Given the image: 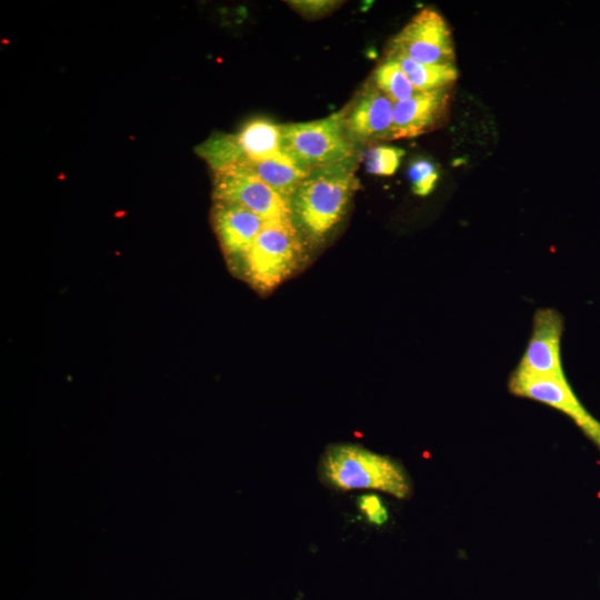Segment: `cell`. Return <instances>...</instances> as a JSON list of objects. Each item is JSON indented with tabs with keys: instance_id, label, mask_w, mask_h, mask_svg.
Segmentation results:
<instances>
[{
	"instance_id": "obj_3",
	"label": "cell",
	"mask_w": 600,
	"mask_h": 600,
	"mask_svg": "<svg viewBox=\"0 0 600 600\" xmlns=\"http://www.w3.org/2000/svg\"><path fill=\"white\" fill-rule=\"evenodd\" d=\"M281 152L311 170L360 156L343 127V110L323 119L281 124Z\"/></svg>"
},
{
	"instance_id": "obj_8",
	"label": "cell",
	"mask_w": 600,
	"mask_h": 600,
	"mask_svg": "<svg viewBox=\"0 0 600 600\" xmlns=\"http://www.w3.org/2000/svg\"><path fill=\"white\" fill-rule=\"evenodd\" d=\"M343 110V127L357 146L391 140L393 102L369 80Z\"/></svg>"
},
{
	"instance_id": "obj_14",
	"label": "cell",
	"mask_w": 600,
	"mask_h": 600,
	"mask_svg": "<svg viewBox=\"0 0 600 600\" xmlns=\"http://www.w3.org/2000/svg\"><path fill=\"white\" fill-rule=\"evenodd\" d=\"M402 68L417 91H432L450 88L458 78L454 64H424L401 53L388 51Z\"/></svg>"
},
{
	"instance_id": "obj_19",
	"label": "cell",
	"mask_w": 600,
	"mask_h": 600,
	"mask_svg": "<svg viewBox=\"0 0 600 600\" xmlns=\"http://www.w3.org/2000/svg\"><path fill=\"white\" fill-rule=\"evenodd\" d=\"M290 4L298 11L307 14H320L331 11L337 2L334 1H291Z\"/></svg>"
},
{
	"instance_id": "obj_12",
	"label": "cell",
	"mask_w": 600,
	"mask_h": 600,
	"mask_svg": "<svg viewBox=\"0 0 600 600\" xmlns=\"http://www.w3.org/2000/svg\"><path fill=\"white\" fill-rule=\"evenodd\" d=\"M234 163L261 161L281 152V124L266 118H256L230 134ZM232 166V164H231Z\"/></svg>"
},
{
	"instance_id": "obj_6",
	"label": "cell",
	"mask_w": 600,
	"mask_h": 600,
	"mask_svg": "<svg viewBox=\"0 0 600 600\" xmlns=\"http://www.w3.org/2000/svg\"><path fill=\"white\" fill-rule=\"evenodd\" d=\"M388 51L424 64H454L450 28L434 9L418 12L391 40Z\"/></svg>"
},
{
	"instance_id": "obj_5",
	"label": "cell",
	"mask_w": 600,
	"mask_h": 600,
	"mask_svg": "<svg viewBox=\"0 0 600 600\" xmlns=\"http://www.w3.org/2000/svg\"><path fill=\"white\" fill-rule=\"evenodd\" d=\"M213 198L241 206L264 221L292 220L290 200L240 164L214 170Z\"/></svg>"
},
{
	"instance_id": "obj_10",
	"label": "cell",
	"mask_w": 600,
	"mask_h": 600,
	"mask_svg": "<svg viewBox=\"0 0 600 600\" xmlns=\"http://www.w3.org/2000/svg\"><path fill=\"white\" fill-rule=\"evenodd\" d=\"M450 102V88L417 92L393 103L391 138L403 139L423 134L444 119Z\"/></svg>"
},
{
	"instance_id": "obj_13",
	"label": "cell",
	"mask_w": 600,
	"mask_h": 600,
	"mask_svg": "<svg viewBox=\"0 0 600 600\" xmlns=\"http://www.w3.org/2000/svg\"><path fill=\"white\" fill-rule=\"evenodd\" d=\"M240 164L256 176L283 198L290 200L308 171L300 168L283 152L261 161H243Z\"/></svg>"
},
{
	"instance_id": "obj_1",
	"label": "cell",
	"mask_w": 600,
	"mask_h": 600,
	"mask_svg": "<svg viewBox=\"0 0 600 600\" xmlns=\"http://www.w3.org/2000/svg\"><path fill=\"white\" fill-rule=\"evenodd\" d=\"M359 156L311 170L290 199L292 221L312 242L322 241L342 220L359 189Z\"/></svg>"
},
{
	"instance_id": "obj_18",
	"label": "cell",
	"mask_w": 600,
	"mask_h": 600,
	"mask_svg": "<svg viewBox=\"0 0 600 600\" xmlns=\"http://www.w3.org/2000/svg\"><path fill=\"white\" fill-rule=\"evenodd\" d=\"M357 504L366 519L376 526H382L389 518L388 510L381 498L374 493L362 494L358 498Z\"/></svg>"
},
{
	"instance_id": "obj_2",
	"label": "cell",
	"mask_w": 600,
	"mask_h": 600,
	"mask_svg": "<svg viewBox=\"0 0 600 600\" xmlns=\"http://www.w3.org/2000/svg\"><path fill=\"white\" fill-rule=\"evenodd\" d=\"M320 473L326 483L340 490L373 489L400 499L411 490L398 461L358 444L328 447L320 459Z\"/></svg>"
},
{
	"instance_id": "obj_7",
	"label": "cell",
	"mask_w": 600,
	"mask_h": 600,
	"mask_svg": "<svg viewBox=\"0 0 600 600\" xmlns=\"http://www.w3.org/2000/svg\"><path fill=\"white\" fill-rule=\"evenodd\" d=\"M508 386L516 396L539 401L569 416L600 449V422L581 404L567 377H533L514 370Z\"/></svg>"
},
{
	"instance_id": "obj_17",
	"label": "cell",
	"mask_w": 600,
	"mask_h": 600,
	"mask_svg": "<svg viewBox=\"0 0 600 600\" xmlns=\"http://www.w3.org/2000/svg\"><path fill=\"white\" fill-rule=\"evenodd\" d=\"M408 177L412 186V191L421 197L431 193L439 178V172L434 163L427 159L413 161L408 171Z\"/></svg>"
},
{
	"instance_id": "obj_15",
	"label": "cell",
	"mask_w": 600,
	"mask_h": 600,
	"mask_svg": "<svg viewBox=\"0 0 600 600\" xmlns=\"http://www.w3.org/2000/svg\"><path fill=\"white\" fill-rule=\"evenodd\" d=\"M370 80L393 103L407 100L419 92L400 64L389 56L377 66Z\"/></svg>"
},
{
	"instance_id": "obj_4",
	"label": "cell",
	"mask_w": 600,
	"mask_h": 600,
	"mask_svg": "<svg viewBox=\"0 0 600 600\" xmlns=\"http://www.w3.org/2000/svg\"><path fill=\"white\" fill-rule=\"evenodd\" d=\"M303 243L292 220L266 221L243 260L248 279L260 290H272L301 262Z\"/></svg>"
},
{
	"instance_id": "obj_9",
	"label": "cell",
	"mask_w": 600,
	"mask_h": 600,
	"mask_svg": "<svg viewBox=\"0 0 600 600\" xmlns=\"http://www.w3.org/2000/svg\"><path fill=\"white\" fill-rule=\"evenodd\" d=\"M562 332L563 319L557 310H537L530 339L514 370L533 377H566L561 360Z\"/></svg>"
},
{
	"instance_id": "obj_11",
	"label": "cell",
	"mask_w": 600,
	"mask_h": 600,
	"mask_svg": "<svg viewBox=\"0 0 600 600\" xmlns=\"http://www.w3.org/2000/svg\"><path fill=\"white\" fill-rule=\"evenodd\" d=\"M212 219L226 254L242 261L266 223L252 211L223 201H216Z\"/></svg>"
},
{
	"instance_id": "obj_16",
	"label": "cell",
	"mask_w": 600,
	"mask_h": 600,
	"mask_svg": "<svg viewBox=\"0 0 600 600\" xmlns=\"http://www.w3.org/2000/svg\"><path fill=\"white\" fill-rule=\"evenodd\" d=\"M404 150L390 146H372L363 156V163L369 173L391 176L399 168Z\"/></svg>"
}]
</instances>
